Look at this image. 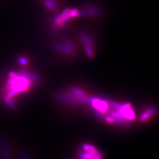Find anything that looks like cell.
Masks as SVG:
<instances>
[{"label": "cell", "instance_id": "6", "mask_svg": "<svg viewBox=\"0 0 159 159\" xmlns=\"http://www.w3.org/2000/svg\"><path fill=\"white\" fill-rule=\"evenodd\" d=\"M46 7L50 11L54 12L57 9V2L55 0H43Z\"/></svg>", "mask_w": 159, "mask_h": 159}, {"label": "cell", "instance_id": "4", "mask_svg": "<svg viewBox=\"0 0 159 159\" xmlns=\"http://www.w3.org/2000/svg\"><path fill=\"white\" fill-rule=\"evenodd\" d=\"M85 10L80 13V15H88L91 17H98L100 14V11L98 8L93 5H87L84 7Z\"/></svg>", "mask_w": 159, "mask_h": 159}, {"label": "cell", "instance_id": "5", "mask_svg": "<svg viewBox=\"0 0 159 159\" xmlns=\"http://www.w3.org/2000/svg\"><path fill=\"white\" fill-rule=\"evenodd\" d=\"M80 36L81 40L84 43V45L89 46L92 48H93L94 46V41L91 38V37L89 34L85 33H80Z\"/></svg>", "mask_w": 159, "mask_h": 159}, {"label": "cell", "instance_id": "7", "mask_svg": "<svg viewBox=\"0 0 159 159\" xmlns=\"http://www.w3.org/2000/svg\"><path fill=\"white\" fill-rule=\"evenodd\" d=\"M84 47L85 51L86 54H87V55L90 58H92L94 56V52H93L92 48L89 46H86V45H84Z\"/></svg>", "mask_w": 159, "mask_h": 159}, {"label": "cell", "instance_id": "2", "mask_svg": "<svg viewBox=\"0 0 159 159\" xmlns=\"http://www.w3.org/2000/svg\"><path fill=\"white\" fill-rule=\"evenodd\" d=\"M54 49L60 53L65 54H72L74 53L75 50L74 45L68 40L58 43L54 46Z\"/></svg>", "mask_w": 159, "mask_h": 159}, {"label": "cell", "instance_id": "1", "mask_svg": "<svg viewBox=\"0 0 159 159\" xmlns=\"http://www.w3.org/2000/svg\"><path fill=\"white\" fill-rule=\"evenodd\" d=\"M80 157L81 159H101L100 153L95 148L90 145H86L83 147Z\"/></svg>", "mask_w": 159, "mask_h": 159}, {"label": "cell", "instance_id": "8", "mask_svg": "<svg viewBox=\"0 0 159 159\" xmlns=\"http://www.w3.org/2000/svg\"><path fill=\"white\" fill-rule=\"evenodd\" d=\"M70 14L71 17H76L79 16L80 11L77 9H73V10H70Z\"/></svg>", "mask_w": 159, "mask_h": 159}, {"label": "cell", "instance_id": "9", "mask_svg": "<svg viewBox=\"0 0 159 159\" xmlns=\"http://www.w3.org/2000/svg\"><path fill=\"white\" fill-rule=\"evenodd\" d=\"M19 63L22 64V65H27L28 64V60L25 58V57H20L19 58Z\"/></svg>", "mask_w": 159, "mask_h": 159}, {"label": "cell", "instance_id": "3", "mask_svg": "<svg viewBox=\"0 0 159 159\" xmlns=\"http://www.w3.org/2000/svg\"><path fill=\"white\" fill-rule=\"evenodd\" d=\"M70 9H66L61 14L57 16L54 20V25L55 27L60 28L64 25L71 18L70 14Z\"/></svg>", "mask_w": 159, "mask_h": 159}]
</instances>
